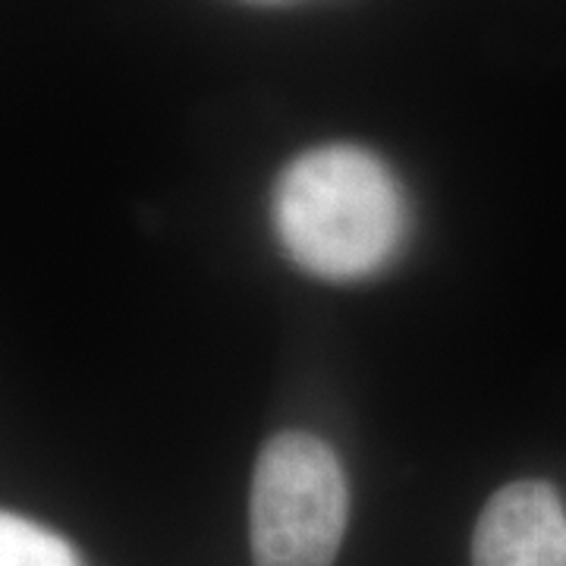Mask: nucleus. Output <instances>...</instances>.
<instances>
[{"mask_svg": "<svg viewBox=\"0 0 566 566\" xmlns=\"http://www.w3.org/2000/svg\"><path fill=\"white\" fill-rule=\"evenodd\" d=\"M271 214L290 259L327 281L375 274L406 233V202L394 174L356 145L300 155L274 186Z\"/></svg>", "mask_w": 566, "mask_h": 566, "instance_id": "nucleus-1", "label": "nucleus"}, {"mask_svg": "<svg viewBox=\"0 0 566 566\" xmlns=\"http://www.w3.org/2000/svg\"><path fill=\"white\" fill-rule=\"evenodd\" d=\"M346 513L344 465L322 438L283 431L262 447L249 494L255 566H334Z\"/></svg>", "mask_w": 566, "mask_h": 566, "instance_id": "nucleus-2", "label": "nucleus"}, {"mask_svg": "<svg viewBox=\"0 0 566 566\" xmlns=\"http://www.w3.org/2000/svg\"><path fill=\"white\" fill-rule=\"evenodd\" d=\"M472 566H566V510L547 482L504 485L482 510Z\"/></svg>", "mask_w": 566, "mask_h": 566, "instance_id": "nucleus-3", "label": "nucleus"}, {"mask_svg": "<svg viewBox=\"0 0 566 566\" xmlns=\"http://www.w3.org/2000/svg\"><path fill=\"white\" fill-rule=\"evenodd\" d=\"M0 566H82L76 551L61 535L22 520L17 513L0 516Z\"/></svg>", "mask_w": 566, "mask_h": 566, "instance_id": "nucleus-4", "label": "nucleus"}]
</instances>
